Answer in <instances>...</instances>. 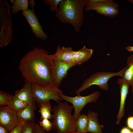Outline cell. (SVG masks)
I'll return each instance as SVG.
<instances>
[{
	"label": "cell",
	"mask_w": 133,
	"mask_h": 133,
	"mask_svg": "<svg viewBox=\"0 0 133 133\" xmlns=\"http://www.w3.org/2000/svg\"><path fill=\"white\" fill-rule=\"evenodd\" d=\"M53 54L45 49L35 47L21 60L19 69L22 76L32 85L63 91L54 83L51 72Z\"/></svg>",
	"instance_id": "obj_1"
},
{
	"label": "cell",
	"mask_w": 133,
	"mask_h": 133,
	"mask_svg": "<svg viewBox=\"0 0 133 133\" xmlns=\"http://www.w3.org/2000/svg\"><path fill=\"white\" fill-rule=\"evenodd\" d=\"M84 0H62L58 5L56 17L62 23H69L78 33L84 19Z\"/></svg>",
	"instance_id": "obj_2"
},
{
	"label": "cell",
	"mask_w": 133,
	"mask_h": 133,
	"mask_svg": "<svg viewBox=\"0 0 133 133\" xmlns=\"http://www.w3.org/2000/svg\"><path fill=\"white\" fill-rule=\"evenodd\" d=\"M68 102H60L52 109V129L57 133H66L76 131L73 115L72 106Z\"/></svg>",
	"instance_id": "obj_3"
},
{
	"label": "cell",
	"mask_w": 133,
	"mask_h": 133,
	"mask_svg": "<svg viewBox=\"0 0 133 133\" xmlns=\"http://www.w3.org/2000/svg\"><path fill=\"white\" fill-rule=\"evenodd\" d=\"M8 1L0 0V47L6 46L11 42L13 36L12 20Z\"/></svg>",
	"instance_id": "obj_4"
},
{
	"label": "cell",
	"mask_w": 133,
	"mask_h": 133,
	"mask_svg": "<svg viewBox=\"0 0 133 133\" xmlns=\"http://www.w3.org/2000/svg\"><path fill=\"white\" fill-rule=\"evenodd\" d=\"M127 67V66L122 70L117 72L109 71L96 72L85 80L75 92L77 95H80L82 92L94 85L98 86L102 90L108 91L109 88L108 83L109 80L113 77L117 76L122 77Z\"/></svg>",
	"instance_id": "obj_5"
},
{
	"label": "cell",
	"mask_w": 133,
	"mask_h": 133,
	"mask_svg": "<svg viewBox=\"0 0 133 133\" xmlns=\"http://www.w3.org/2000/svg\"><path fill=\"white\" fill-rule=\"evenodd\" d=\"M85 10L95 11L100 15L112 18L119 12L118 4L113 0H84Z\"/></svg>",
	"instance_id": "obj_6"
},
{
	"label": "cell",
	"mask_w": 133,
	"mask_h": 133,
	"mask_svg": "<svg viewBox=\"0 0 133 133\" xmlns=\"http://www.w3.org/2000/svg\"><path fill=\"white\" fill-rule=\"evenodd\" d=\"M58 95L62 100L70 103L74 109L73 115L74 120H76L83 107L87 103L97 101L100 95V92L96 91L88 95L82 96L77 95L74 97L67 96L63 93H59Z\"/></svg>",
	"instance_id": "obj_7"
},
{
	"label": "cell",
	"mask_w": 133,
	"mask_h": 133,
	"mask_svg": "<svg viewBox=\"0 0 133 133\" xmlns=\"http://www.w3.org/2000/svg\"><path fill=\"white\" fill-rule=\"evenodd\" d=\"M32 93L34 99L39 106L42 104L50 102L52 100L58 104L63 100L58 95L59 93L57 90L51 89L32 85Z\"/></svg>",
	"instance_id": "obj_8"
},
{
	"label": "cell",
	"mask_w": 133,
	"mask_h": 133,
	"mask_svg": "<svg viewBox=\"0 0 133 133\" xmlns=\"http://www.w3.org/2000/svg\"><path fill=\"white\" fill-rule=\"evenodd\" d=\"M78 65L76 63H66L55 59L52 57L51 72L53 80L55 86L59 88L63 79L67 74L68 70Z\"/></svg>",
	"instance_id": "obj_9"
},
{
	"label": "cell",
	"mask_w": 133,
	"mask_h": 133,
	"mask_svg": "<svg viewBox=\"0 0 133 133\" xmlns=\"http://www.w3.org/2000/svg\"><path fill=\"white\" fill-rule=\"evenodd\" d=\"M0 125L9 132L19 123L17 112L6 106H0Z\"/></svg>",
	"instance_id": "obj_10"
},
{
	"label": "cell",
	"mask_w": 133,
	"mask_h": 133,
	"mask_svg": "<svg viewBox=\"0 0 133 133\" xmlns=\"http://www.w3.org/2000/svg\"><path fill=\"white\" fill-rule=\"evenodd\" d=\"M21 13L36 37L42 40L47 38L48 36L44 31L42 27L35 15L34 9H29L25 11H21Z\"/></svg>",
	"instance_id": "obj_11"
},
{
	"label": "cell",
	"mask_w": 133,
	"mask_h": 133,
	"mask_svg": "<svg viewBox=\"0 0 133 133\" xmlns=\"http://www.w3.org/2000/svg\"><path fill=\"white\" fill-rule=\"evenodd\" d=\"M117 83L119 87L120 94V100L119 108L117 116L116 123L117 125L119 124L121 119L124 116L125 105L127 97L129 92L130 85L118 79Z\"/></svg>",
	"instance_id": "obj_12"
},
{
	"label": "cell",
	"mask_w": 133,
	"mask_h": 133,
	"mask_svg": "<svg viewBox=\"0 0 133 133\" xmlns=\"http://www.w3.org/2000/svg\"><path fill=\"white\" fill-rule=\"evenodd\" d=\"M36 108L35 102L30 103L21 110L17 112L19 122L31 121L35 122L34 111Z\"/></svg>",
	"instance_id": "obj_13"
},
{
	"label": "cell",
	"mask_w": 133,
	"mask_h": 133,
	"mask_svg": "<svg viewBox=\"0 0 133 133\" xmlns=\"http://www.w3.org/2000/svg\"><path fill=\"white\" fill-rule=\"evenodd\" d=\"M23 87L16 91L14 96L20 100L28 103L35 102L34 99L31 84L25 80Z\"/></svg>",
	"instance_id": "obj_14"
},
{
	"label": "cell",
	"mask_w": 133,
	"mask_h": 133,
	"mask_svg": "<svg viewBox=\"0 0 133 133\" xmlns=\"http://www.w3.org/2000/svg\"><path fill=\"white\" fill-rule=\"evenodd\" d=\"M72 48L69 47H61L58 45L55 53L53 54V58L66 63H75L72 54Z\"/></svg>",
	"instance_id": "obj_15"
},
{
	"label": "cell",
	"mask_w": 133,
	"mask_h": 133,
	"mask_svg": "<svg viewBox=\"0 0 133 133\" xmlns=\"http://www.w3.org/2000/svg\"><path fill=\"white\" fill-rule=\"evenodd\" d=\"M88 125L86 132L92 133H103V126L99 122L98 114L97 112L89 111L87 115Z\"/></svg>",
	"instance_id": "obj_16"
},
{
	"label": "cell",
	"mask_w": 133,
	"mask_h": 133,
	"mask_svg": "<svg viewBox=\"0 0 133 133\" xmlns=\"http://www.w3.org/2000/svg\"><path fill=\"white\" fill-rule=\"evenodd\" d=\"M93 50L87 48L84 45L81 49L77 50H73L72 56L74 62L80 65L89 60L92 56Z\"/></svg>",
	"instance_id": "obj_17"
},
{
	"label": "cell",
	"mask_w": 133,
	"mask_h": 133,
	"mask_svg": "<svg viewBox=\"0 0 133 133\" xmlns=\"http://www.w3.org/2000/svg\"><path fill=\"white\" fill-rule=\"evenodd\" d=\"M127 67L121 78V81L130 86L133 85V55L131 54L127 58Z\"/></svg>",
	"instance_id": "obj_18"
},
{
	"label": "cell",
	"mask_w": 133,
	"mask_h": 133,
	"mask_svg": "<svg viewBox=\"0 0 133 133\" xmlns=\"http://www.w3.org/2000/svg\"><path fill=\"white\" fill-rule=\"evenodd\" d=\"M12 6L10 8L12 14H14L20 11L24 12L29 9V0H11Z\"/></svg>",
	"instance_id": "obj_19"
},
{
	"label": "cell",
	"mask_w": 133,
	"mask_h": 133,
	"mask_svg": "<svg viewBox=\"0 0 133 133\" xmlns=\"http://www.w3.org/2000/svg\"><path fill=\"white\" fill-rule=\"evenodd\" d=\"M76 131L81 133H86L88 125L87 115L80 114L75 120Z\"/></svg>",
	"instance_id": "obj_20"
},
{
	"label": "cell",
	"mask_w": 133,
	"mask_h": 133,
	"mask_svg": "<svg viewBox=\"0 0 133 133\" xmlns=\"http://www.w3.org/2000/svg\"><path fill=\"white\" fill-rule=\"evenodd\" d=\"M38 112L41 115L40 120L44 119H52V115L51 113L52 110L50 102L42 104L39 106Z\"/></svg>",
	"instance_id": "obj_21"
},
{
	"label": "cell",
	"mask_w": 133,
	"mask_h": 133,
	"mask_svg": "<svg viewBox=\"0 0 133 133\" xmlns=\"http://www.w3.org/2000/svg\"><path fill=\"white\" fill-rule=\"evenodd\" d=\"M29 103L20 100L14 95L7 106L17 112L24 108Z\"/></svg>",
	"instance_id": "obj_22"
},
{
	"label": "cell",
	"mask_w": 133,
	"mask_h": 133,
	"mask_svg": "<svg viewBox=\"0 0 133 133\" xmlns=\"http://www.w3.org/2000/svg\"><path fill=\"white\" fill-rule=\"evenodd\" d=\"M13 96L0 90V106L8 105Z\"/></svg>",
	"instance_id": "obj_23"
},
{
	"label": "cell",
	"mask_w": 133,
	"mask_h": 133,
	"mask_svg": "<svg viewBox=\"0 0 133 133\" xmlns=\"http://www.w3.org/2000/svg\"><path fill=\"white\" fill-rule=\"evenodd\" d=\"M62 0H43L42 1L45 4L49 6V9L51 11L56 13L58 11V4Z\"/></svg>",
	"instance_id": "obj_24"
},
{
	"label": "cell",
	"mask_w": 133,
	"mask_h": 133,
	"mask_svg": "<svg viewBox=\"0 0 133 133\" xmlns=\"http://www.w3.org/2000/svg\"><path fill=\"white\" fill-rule=\"evenodd\" d=\"M40 126L45 131L49 132L52 129V123L47 119H44L39 121Z\"/></svg>",
	"instance_id": "obj_25"
},
{
	"label": "cell",
	"mask_w": 133,
	"mask_h": 133,
	"mask_svg": "<svg viewBox=\"0 0 133 133\" xmlns=\"http://www.w3.org/2000/svg\"><path fill=\"white\" fill-rule=\"evenodd\" d=\"M35 124V122L31 121L25 122L23 126L21 133H33Z\"/></svg>",
	"instance_id": "obj_26"
},
{
	"label": "cell",
	"mask_w": 133,
	"mask_h": 133,
	"mask_svg": "<svg viewBox=\"0 0 133 133\" xmlns=\"http://www.w3.org/2000/svg\"><path fill=\"white\" fill-rule=\"evenodd\" d=\"M25 122H19L18 124L9 132V133H21L23 126Z\"/></svg>",
	"instance_id": "obj_27"
},
{
	"label": "cell",
	"mask_w": 133,
	"mask_h": 133,
	"mask_svg": "<svg viewBox=\"0 0 133 133\" xmlns=\"http://www.w3.org/2000/svg\"><path fill=\"white\" fill-rule=\"evenodd\" d=\"M45 131L38 124H35L33 133H45Z\"/></svg>",
	"instance_id": "obj_28"
},
{
	"label": "cell",
	"mask_w": 133,
	"mask_h": 133,
	"mask_svg": "<svg viewBox=\"0 0 133 133\" xmlns=\"http://www.w3.org/2000/svg\"><path fill=\"white\" fill-rule=\"evenodd\" d=\"M127 127L133 130V116L129 117L127 120Z\"/></svg>",
	"instance_id": "obj_29"
},
{
	"label": "cell",
	"mask_w": 133,
	"mask_h": 133,
	"mask_svg": "<svg viewBox=\"0 0 133 133\" xmlns=\"http://www.w3.org/2000/svg\"><path fill=\"white\" fill-rule=\"evenodd\" d=\"M131 131L127 127H123L121 130L120 133H132Z\"/></svg>",
	"instance_id": "obj_30"
},
{
	"label": "cell",
	"mask_w": 133,
	"mask_h": 133,
	"mask_svg": "<svg viewBox=\"0 0 133 133\" xmlns=\"http://www.w3.org/2000/svg\"><path fill=\"white\" fill-rule=\"evenodd\" d=\"M9 132L5 127L0 125V133H9Z\"/></svg>",
	"instance_id": "obj_31"
},
{
	"label": "cell",
	"mask_w": 133,
	"mask_h": 133,
	"mask_svg": "<svg viewBox=\"0 0 133 133\" xmlns=\"http://www.w3.org/2000/svg\"><path fill=\"white\" fill-rule=\"evenodd\" d=\"M29 4L30 6L31 9H34L35 6V2L33 0H29Z\"/></svg>",
	"instance_id": "obj_32"
},
{
	"label": "cell",
	"mask_w": 133,
	"mask_h": 133,
	"mask_svg": "<svg viewBox=\"0 0 133 133\" xmlns=\"http://www.w3.org/2000/svg\"><path fill=\"white\" fill-rule=\"evenodd\" d=\"M126 49L129 51L133 52V46H128L126 48Z\"/></svg>",
	"instance_id": "obj_33"
},
{
	"label": "cell",
	"mask_w": 133,
	"mask_h": 133,
	"mask_svg": "<svg viewBox=\"0 0 133 133\" xmlns=\"http://www.w3.org/2000/svg\"><path fill=\"white\" fill-rule=\"evenodd\" d=\"M81 133L79 132H77L76 131H75L70 132L67 133Z\"/></svg>",
	"instance_id": "obj_34"
},
{
	"label": "cell",
	"mask_w": 133,
	"mask_h": 133,
	"mask_svg": "<svg viewBox=\"0 0 133 133\" xmlns=\"http://www.w3.org/2000/svg\"><path fill=\"white\" fill-rule=\"evenodd\" d=\"M128 1L133 4V0H128Z\"/></svg>",
	"instance_id": "obj_35"
},
{
	"label": "cell",
	"mask_w": 133,
	"mask_h": 133,
	"mask_svg": "<svg viewBox=\"0 0 133 133\" xmlns=\"http://www.w3.org/2000/svg\"><path fill=\"white\" fill-rule=\"evenodd\" d=\"M132 86V93H133V85L131 86Z\"/></svg>",
	"instance_id": "obj_36"
},
{
	"label": "cell",
	"mask_w": 133,
	"mask_h": 133,
	"mask_svg": "<svg viewBox=\"0 0 133 133\" xmlns=\"http://www.w3.org/2000/svg\"><path fill=\"white\" fill-rule=\"evenodd\" d=\"M132 133H133V132H132Z\"/></svg>",
	"instance_id": "obj_37"
}]
</instances>
